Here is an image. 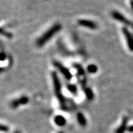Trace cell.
I'll list each match as a JSON object with an SVG mask.
<instances>
[{
  "label": "cell",
  "instance_id": "obj_12",
  "mask_svg": "<svg viewBox=\"0 0 133 133\" xmlns=\"http://www.w3.org/2000/svg\"><path fill=\"white\" fill-rule=\"evenodd\" d=\"M67 89L73 95H76L77 93V87H76V85L72 84H67Z\"/></svg>",
  "mask_w": 133,
  "mask_h": 133
},
{
  "label": "cell",
  "instance_id": "obj_16",
  "mask_svg": "<svg viewBox=\"0 0 133 133\" xmlns=\"http://www.w3.org/2000/svg\"><path fill=\"white\" fill-rule=\"evenodd\" d=\"M14 133H21V132H18V131H17V132H14Z\"/></svg>",
  "mask_w": 133,
  "mask_h": 133
},
{
  "label": "cell",
  "instance_id": "obj_3",
  "mask_svg": "<svg viewBox=\"0 0 133 133\" xmlns=\"http://www.w3.org/2000/svg\"><path fill=\"white\" fill-rule=\"evenodd\" d=\"M54 66L57 68L58 70H59V72L62 74L64 77L66 78L68 81H70L72 77V75L71 74L70 71L69 70V69H68L66 66H64L63 64H61L59 62H57V61H55L54 62Z\"/></svg>",
  "mask_w": 133,
  "mask_h": 133
},
{
  "label": "cell",
  "instance_id": "obj_6",
  "mask_svg": "<svg viewBox=\"0 0 133 133\" xmlns=\"http://www.w3.org/2000/svg\"><path fill=\"white\" fill-rule=\"evenodd\" d=\"M122 32H123L125 39L127 41L128 49H130L131 51H133V35L127 28H123Z\"/></svg>",
  "mask_w": 133,
  "mask_h": 133
},
{
  "label": "cell",
  "instance_id": "obj_7",
  "mask_svg": "<svg viewBox=\"0 0 133 133\" xmlns=\"http://www.w3.org/2000/svg\"><path fill=\"white\" fill-rule=\"evenodd\" d=\"M78 23L81 26H84L90 29H96L97 28V24L96 22L88 20H79Z\"/></svg>",
  "mask_w": 133,
  "mask_h": 133
},
{
  "label": "cell",
  "instance_id": "obj_5",
  "mask_svg": "<svg viewBox=\"0 0 133 133\" xmlns=\"http://www.w3.org/2000/svg\"><path fill=\"white\" fill-rule=\"evenodd\" d=\"M29 102V99L26 96H22L20 98H18L16 99H14L11 102L10 105L13 109L18 108L20 105H26Z\"/></svg>",
  "mask_w": 133,
  "mask_h": 133
},
{
  "label": "cell",
  "instance_id": "obj_11",
  "mask_svg": "<svg viewBox=\"0 0 133 133\" xmlns=\"http://www.w3.org/2000/svg\"><path fill=\"white\" fill-rule=\"evenodd\" d=\"M83 89L84 91V93H85V95H86L87 98L89 100H93L94 99V94H93V91L91 90V88L87 87H83Z\"/></svg>",
  "mask_w": 133,
  "mask_h": 133
},
{
  "label": "cell",
  "instance_id": "obj_1",
  "mask_svg": "<svg viewBox=\"0 0 133 133\" xmlns=\"http://www.w3.org/2000/svg\"><path fill=\"white\" fill-rule=\"evenodd\" d=\"M51 77H52L55 95H56V97L59 101L61 108L65 110H68L67 103H66V99L63 95V93L62 92V85H61L60 81H59L57 73L56 72H53L51 73Z\"/></svg>",
  "mask_w": 133,
  "mask_h": 133
},
{
  "label": "cell",
  "instance_id": "obj_10",
  "mask_svg": "<svg viewBox=\"0 0 133 133\" xmlns=\"http://www.w3.org/2000/svg\"><path fill=\"white\" fill-rule=\"evenodd\" d=\"M54 122L56 125H57L58 127H64V125L66 124V118L63 117L62 116H56L54 118Z\"/></svg>",
  "mask_w": 133,
  "mask_h": 133
},
{
  "label": "cell",
  "instance_id": "obj_2",
  "mask_svg": "<svg viewBox=\"0 0 133 133\" xmlns=\"http://www.w3.org/2000/svg\"><path fill=\"white\" fill-rule=\"evenodd\" d=\"M62 29L60 24H55L54 26L49 28L47 31L44 32L42 35L37 39L36 41L37 47H42L47 42H49L51 39H52L56 33L59 32Z\"/></svg>",
  "mask_w": 133,
  "mask_h": 133
},
{
  "label": "cell",
  "instance_id": "obj_13",
  "mask_svg": "<svg viewBox=\"0 0 133 133\" xmlns=\"http://www.w3.org/2000/svg\"><path fill=\"white\" fill-rule=\"evenodd\" d=\"M98 70L97 66L95 64H91L89 66H88L87 67V71L90 74H95L96 73Z\"/></svg>",
  "mask_w": 133,
  "mask_h": 133
},
{
  "label": "cell",
  "instance_id": "obj_8",
  "mask_svg": "<svg viewBox=\"0 0 133 133\" xmlns=\"http://www.w3.org/2000/svg\"><path fill=\"white\" fill-rule=\"evenodd\" d=\"M128 118L127 117H124L122 120V122L118 128L116 129L115 133H124L127 129V124H128Z\"/></svg>",
  "mask_w": 133,
  "mask_h": 133
},
{
  "label": "cell",
  "instance_id": "obj_4",
  "mask_svg": "<svg viewBox=\"0 0 133 133\" xmlns=\"http://www.w3.org/2000/svg\"><path fill=\"white\" fill-rule=\"evenodd\" d=\"M111 16H112V17H113L115 20H118L119 22L124 24L125 25L128 26L133 29V22H132L131 21L128 20L126 17L124 16L120 12H117V11H114V12L111 13Z\"/></svg>",
  "mask_w": 133,
  "mask_h": 133
},
{
  "label": "cell",
  "instance_id": "obj_9",
  "mask_svg": "<svg viewBox=\"0 0 133 133\" xmlns=\"http://www.w3.org/2000/svg\"><path fill=\"white\" fill-rule=\"evenodd\" d=\"M76 119H77V121L78 122L81 127H85L87 124V120L86 118L84 116V114L82 113H78L77 116H76Z\"/></svg>",
  "mask_w": 133,
  "mask_h": 133
},
{
  "label": "cell",
  "instance_id": "obj_14",
  "mask_svg": "<svg viewBox=\"0 0 133 133\" xmlns=\"http://www.w3.org/2000/svg\"><path fill=\"white\" fill-rule=\"evenodd\" d=\"M9 130V128L5 125L0 124V132H8Z\"/></svg>",
  "mask_w": 133,
  "mask_h": 133
},
{
  "label": "cell",
  "instance_id": "obj_15",
  "mask_svg": "<svg viewBox=\"0 0 133 133\" xmlns=\"http://www.w3.org/2000/svg\"><path fill=\"white\" fill-rule=\"evenodd\" d=\"M128 130L129 132H133V126L129 127V128H128Z\"/></svg>",
  "mask_w": 133,
  "mask_h": 133
},
{
  "label": "cell",
  "instance_id": "obj_17",
  "mask_svg": "<svg viewBox=\"0 0 133 133\" xmlns=\"http://www.w3.org/2000/svg\"><path fill=\"white\" fill-rule=\"evenodd\" d=\"M59 133H64V132H59Z\"/></svg>",
  "mask_w": 133,
  "mask_h": 133
}]
</instances>
